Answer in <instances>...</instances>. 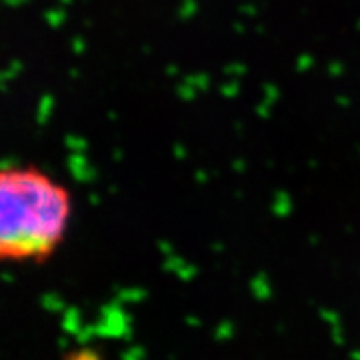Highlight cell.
I'll use <instances>...</instances> for the list:
<instances>
[{
	"label": "cell",
	"instance_id": "1",
	"mask_svg": "<svg viewBox=\"0 0 360 360\" xmlns=\"http://www.w3.org/2000/svg\"><path fill=\"white\" fill-rule=\"evenodd\" d=\"M76 214L74 195L32 164L0 167V261L44 263L59 252Z\"/></svg>",
	"mask_w": 360,
	"mask_h": 360
},
{
	"label": "cell",
	"instance_id": "2",
	"mask_svg": "<svg viewBox=\"0 0 360 360\" xmlns=\"http://www.w3.org/2000/svg\"><path fill=\"white\" fill-rule=\"evenodd\" d=\"M63 360H105L100 351H96L94 347H76L70 353L65 355Z\"/></svg>",
	"mask_w": 360,
	"mask_h": 360
}]
</instances>
